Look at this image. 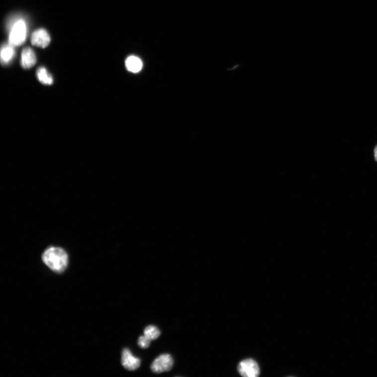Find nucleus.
Returning <instances> with one entry per match:
<instances>
[{
  "instance_id": "nucleus-1",
  "label": "nucleus",
  "mask_w": 377,
  "mask_h": 377,
  "mask_svg": "<svg viewBox=\"0 0 377 377\" xmlns=\"http://www.w3.org/2000/svg\"><path fill=\"white\" fill-rule=\"evenodd\" d=\"M43 263L53 272L62 273L69 264V256L63 248L51 247L45 250L42 255Z\"/></svg>"
},
{
  "instance_id": "nucleus-2",
  "label": "nucleus",
  "mask_w": 377,
  "mask_h": 377,
  "mask_svg": "<svg viewBox=\"0 0 377 377\" xmlns=\"http://www.w3.org/2000/svg\"><path fill=\"white\" fill-rule=\"evenodd\" d=\"M8 43L14 47L23 44L26 40L27 28L22 18L17 19L10 26Z\"/></svg>"
},
{
  "instance_id": "nucleus-3",
  "label": "nucleus",
  "mask_w": 377,
  "mask_h": 377,
  "mask_svg": "<svg viewBox=\"0 0 377 377\" xmlns=\"http://www.w3.org/2000/svg\"><path fill=\"white\" fill-rule=\"evenodd\" d=\"M173 365V360L170 355L162 354L154 360L151 369L153 373L159 374L170 371Z\"/></svg>"
},
{
  "instance_id": "nucleus-4",
  "label": "nucleus",
  "mask_w": 377,
  "mask_h": 377,
  "mask_svg": "<svg viewBox=\"0 0 377 377\" xmlns=\"http://www.w3.org/2000/svg\"><path fill=\"white\" fill-rule=\"evenodd\" d=\"M239 374L245 377H257L260 370L257 362L253 359H246L240 362L238 366Z\"/></svg>"
},
{
  "instance_id": "nucleus-5",
  "label": "nucleus",
  "mask_w": 377,
  "mask_h": 377,
  "mask_svg": "<svg viewBox=\"0 0 377 377\" xmlns=\"http://www.w3.org/2000/svg\"><path fill=\"white\" fill-rule=\"evenodd\" d=\"M121 363L126 370L133 371L139 368L141 360L139 358L133 355L128 349L123 350L122 354Z\"/></svg>"
},
{
  "instance_id": "nucleus-6",
  "label": "nucleus",
  "mask_w": 377,
  "mask_h": 377,
  "mask_svg": "<svg viewBox=\"0 0 377 377\" xmlns=\"http://www.w3.org/2000/svg\"><path fill=\"white\" fill-rule=\"evenodd\" d=\"M51 37L44 29H39L33 32L31 36V43L35 46L45 48L50 44Z\"/></svg>"
},
{
  "instance_id": "nucleus-7",
  "label": "nucleus",
  "mask_w": 377,
  "mask_h": 377,
  "mask_svg": "<svg viewBox=\"0 0 377 377\" xmlns=\"http://www.w3.org/2000/svg\"><path fill=\"white\" fill-rule=\"evenodd\" d=\"M36 63V57L32 48L30 47L25 48L23 50L21 65L25 70L30 69L33 67Z\"/></svg>"
},
{
  "instance_id": "nucleus-8",
  "label": "nucleus",
  "mask_w": 377,
  "mask_h": 377,
  "mask_svg": "<svg viewBox=\"0 0 377 377\" xmlns=\"http://www.w3.org/2000/svg\"><path fill=\"white\" fill-rule=\"evenodd\" d=\"M14 46L9 44H4L1 50V61L4 65L10 63L15 55Z\"/></svg>"
},
{
  "instance_id": "nucleus-9",
  "label": "nucleus",
  "mask_w": 377,
  "mask_h": 377,
  "mask_svg": "<svg viewBox=\"0 0 377 377\" xmlns=\"http://www.w3.org/2000/svg\"><path fill=\"white\" fill-rule=\"evenodd\" d=\"M125 65L129 71L137 73L140 72L142 69L143 63L139 58L136 56H130L126 60Z\"/></svg>"
},
{
  "instance_id": "nucleus-10",
  "label": "nucleus",
  "mask_w": 377,
  "mask_h": 377,
  "mask_svg": "<svg viewBox=\"0 0 377 377\" xmlns=\"http://www.w3.org/2000/svg\"><path fill=\"white\" fill-rule=\"evenodd\" d=\"M36 75L38 80L42 84L51 85L53 83V78L52 75L48 73L44 67H41L37 70Z\"/></svg>"
},
{
  "instance_id": "nucleus-11",
  "label": "nucleus",
  "mask_w": 377,
  "mask_h": 377,
  "mask_svg": "<svg viewBox=\"0 0 377 377\" xmlns=\"http://www.w3.org/2000/svg\"><path fill=\"white\" fill-rule=\"evenodd\" d=\"M144 334L151 341L156 340L159 337L160 331L156 326L150 325L146 328Z\"/></svg>"
},
{
  "instance_id": "nucleus-12",
  "label": "nucleus",
  "mask_w": 377,
  "mask_h": 377,
  "mask_svg": "<svg viewBox=\"0 0 377 377\" xmlns=\"http://www.w3.org/2000/svg\"><path fill=\"white\" fill-rule=\"evenodd\" d=\"M151 341L146 336H141L139 337L138 345L142 349H148L150 346Z\"/></svg>"
},
{
  "instance_id": "nucleus-13",
  "label": "nucleus",
  "mask_w": 377,
  "mask_h": 377,
  "mask_svg": "<svg viewBox=\"0 0 377 377\" xmlns=\"http://www.w3.org/2000/svg\"><path fill=\"white\" fill-rule=\"evenodd\" d=\"M374 154L375 160L377 161V146L375 149Z\"/></svg>"
}]
</instances>
